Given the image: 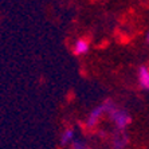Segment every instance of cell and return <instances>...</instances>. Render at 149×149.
I'll use <instances>...</instances> for the list:
<instances>
[{
    "label": "cell",
    "instance_id": "1",
    "mask_svg": "<svg viewBox=\"0 0 149 149\" xmlns=\"http://www.w3.org/2000/svg\"><path fill=\"white\" fill-rule=\"evenodd\" d=\"M106 111L109 113L110 118L113 120V122H114L116 126H117L120 130H124V129L130 124V117H129L128 113L121 110V109H117L110 101H108V109H106Z\"/></svg>",
    "mask_w": 149,
    "mask_h": 149
},
{
    "label": "cell",
    "instance_id": "2",
    "mask_svg": "<svg viewBox=\"0 0 149 149\" xmlns=\"http://www.w3.org/2000/svg\"><path fill=\"white\" fill-rule=\"evenodd\" d=\"M106 109H108V102H105L104 105L98 106L97 109H94V110L90 113L89 118H87V126H89V128H91V126H94V125L97 124V121L100 120L101 116L106 111Z\"/></svg>",
    "mask_w": 149,
    "mask_h": 149
},
{
    "label": "cell",
    "instance_id": "3",
    "mask_svg": "<svg viewBox=\"0 0 149 149\" xmlns=\"http://www.w3.org/2000/svg\"><path fill=\"white\" fill-rule=\"evenodd\" d=\"M139 82L142 89L149 90V69L145 66L140 67L139 70Z\"/></svg>",
    "mask_w": 149,
    "mask_h": 149
},
{
    "label": "cell",
    "instance_id": "4",
    "mask_svg": "<svg viewBox=\"0 0 149 149\" xmlns=\"http://www.w3.org/2000/svg\"><path fill=\"white\" fill-rule=\"evenodd\" d=\"M74 52H75V55H83V54H86L89 51V42L86 39H78L75 40L74 43Z\"/></svg>",
    "mask_w": 149,
    "mask_h": 149
},
{
    "label": "cell",
    "instance_id": "5",
    "mask_svg": "<svg viewBox=\"0 0 149 149\" xmlns=\"http://www.w3.org/2000/svg\"><path fill=\"white\" fill-rule=\"evenodd\" d=\"M74 130L73 129H66V130H63L62 136H61V144L62 145H67L69 142H73L74 141Z\"/></svg>",
    "mask_w": 149,
    "mask_h": 149
},
{
    "label": "cell",
    "instance_id": "6",
    "mask_svg": "<svg viewBox=\"0 0 149 149\" xmlns=\"http://www.w3.org/2000/svg\"><path fill=\"white\" fill-rule=\"evenodd\" d=\"M73 149H89V148L81 141H73Z\"/></svg>",
    "mask_w": 149,
    "mask_h": 149
},
{
    "label": "cell",
    "instance_id": "7",
    "mask_svg": "<svg viewBox=\"0 0 149 149\" xmlns=\"http://www.w3.org/2000/svg\"><path fill=\"white\" fill-rule=\"evenodd\" d=\"M146 42H148V43H149V34L146 35Z\"/></svg>",
    "mask_w": 149,
    "mask_h": 149
}]
</instances>
